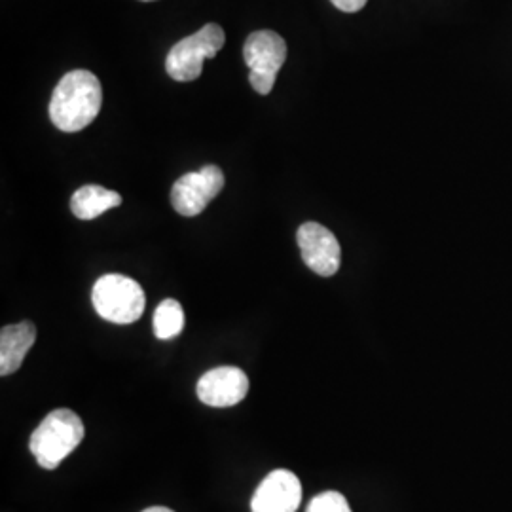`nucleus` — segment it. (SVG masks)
Masks as SVG:
<instances>
[{"label":"nucleus","instance_id":"obj_1","mask_svg":"<svg viewBox=\"0 0 512 512\" xmlns=\"http://www.w3.org/2000/svg\"><path fill=\"white\" fill-rule=\"evenodd\" d=\"M103 105V88L95 74L84 69L65 74L52 95L50 118L67 133L88 128Z\"/></svg>","mask_w":512,"mask_h":512},{"label":"nucleus","instance_id":"obj_2","mask_svg":"<svg viewBox=\"0 0 512 512\" xmlns=\"http://www.w3.org/2000/svg\"><path fill=\"white\" fill-rule=\"evenodd\" d=\"M86 427L73 410L57 408L40 421L29 440V450L42 469H57L84 440Z\"/></svg>","mask_w":512,"mask_h":512},{"label":"nucleus","instance_id":"obj_3","mask_svg":"<svg viewBox=\"0 0 512 512\" xmlns=\"http://www.w3.org/2000/svg\"><path fill=\"white\" fill-rule=\"evenodd\" d=\"M93 308L114 325H129L141 319L147 306L143 287L126 275L109 274L93 285Z\"/></svg>","mask_w":512,"mask_h":512},{"label":"nucleus","instance_id":"obj_4","mask_svg":"<svg viewBox=\"0 0 512 512\" xmlns=\"http://www.w3.org/2000/svg\"><path fill=\"white\" fill-rule=\"evenodd\" d=\"M226 42L217 23H207L198 33L177 42L165 59V71L177 82H194L200 78L205 59H213Z\"/></svg>","mask_w":512,"mask_h":512},{"label":"nucleus","instance_id":"obj_5","mask_svg":"<svg viewBox=\"0 0 512 512\" xmlns=\"http://www.w3.org/2000/svg\"><path fill=\"white\" fill-rule=\"evenodd\" d=\"M243 57L249 67V82L255 92L268 95L287 59V44L274 31H256L245 40Z\"/></svg>","mask_w":512,"mask_h":512},{"label":"nucleus","instance_id":"obj_6","mask_svg":"<svg viewBox=\"0 0 512 512\" xmlns=\"http://www.w3.org/2000/svg\"><path fill=\"white\" fill-rule=\"evenodd\" d=\"M224 188V173L217 165H203L200 171L186 173L171 190L173 209L183 217H198Z\"/></svg>","mask_w":512,"mask_h":512},{"label":"nucleus","instance_id":"obj_7","mask_svg":"<svg viewBox=\"0 0 512 512\" xmlns=\"http://www.w3.org/2000/svg\"><path fill=\"white\" fill-rule=\"evenodd\" d=\"M296 238L300 245L302 260L311 272L330 277L340 270L342 249L329 228L317 222H306L300 226Z\"/></svg>","mask_w":512,"mask_h":512},{"label":"nucleus","instance_id":"obj_8","mask_svg":"<svg viewBox=\"0 0 512 512\" xmlns=\"http://www.w3.org/2000/svg\"><path fill=\"white\" fill-rule=\"evenodd\" d=\"M196 393L203 404L213 408L236 406L249 393V378L238 366H219L203 374Z\"/></svg>","mask_w":512,"mask_h":512},{"label":"nucleus","instance_id":"obj_9","mask_svg":"<svg viewBox=\"0 0 512 512\" xmlns=\"http://www.w3.org/2000/svg\"><path fill=\"white\" fill-rule=\"evenodd\" d=\"M302 501V484L298 476L277 469L266 476L256 488L251 511L253 512H296Z\"/></svg>","mask_w":512,"mask_h":512},{"label":"nucleus","instance_id":"obj_10","mask_svg":"<svg viewBox=\"0 0 512 512\" xmlns=\"http://www.w3.org/2000/svg\"><path fill=\"white\" fill-rule=\"evenodd\" d=\"M35 340L37 327L31 321L0 330V376H10L19 370L29 349L35 346Z\"/></svg>","mask_w":512,"mask_h":512},{"label":"nucleus","instance_id":"obj_11","mask_svg":"<svg viewBox=\"0 0 512 512\" xmlns=\"http://www.w3.org/2000/svg\"><path fill=\"white\" fill-rule=\"evenodd\" d=\"M120 203L122 196L118 192L103 188L99 184H88L74 192L71 209L76 219L92 220L103 215L105 211L118 207Z\"/></svg>","mask_w":512,"mask_h":512},{"label":"nucleus","instance_id":"obj_12","mask_svg":"<svg viewBox=\"0 0 512 512\" xmlns=\"http://www.w3.org/2000/svg\"><path fill=\"white\" fill-rule=\"evenodd\" d=\"M183 329V306L177 300L167 298L154 311V334H156V338L171 340V338L179 336Z\"/></svg>","mask_w":512,"mask_h":512},{"label":"nucleus","instance_id":"obj_13","mask_svg":"<svg viewBox=\"0 0 512 512\" xmlns=\"http://www.w3.org/2000/svg\"><path fill=\"white\" fill-rule=\"evenodd\" d=\"M308 512H351V507L344 495L338 492H325L311 499Z\"/></svg>","mask_w":512,"mask_h":512},{"label":"nucleus","instance_id":"obj_14","mask_svg":"<svg viewBox=\"0 0 512 512\" xmlns=\"http://www.w3.org/2000/svg\"><path fill=\"white\" fill-rule=\"evenodd\" d=\"M338 10H342V12H348V14H353V12H359V10H363L365 8L366 2L368 0H330Z\"/></svg>","mask_w":512,"mask_h":512},{"label":"nucleus","instance_id":"obj_15","mask_svg":"<svg viewBox=\"0 0 512 512\" xmlns=\"http://www.w3.org/2000/svg\"><path fill=\"white\" fill-rule=\"evenodd\" d=\"M143 512H173L171 509H165V507H150L147 511Z\"/></svg>","mask_w":512,"mask_h":512},{"label":"nucleus","instance_id":"obj_16","mask_svg":"<svg viewBox=\"0 0 512 512\" xmlns=\"http://www.w3.org/2000/svg\"><path fill=\"white\" fill-rule=\"evenodd\" d=\"M143 2H152V0H143Z\"/></svg>","mask_w":512,"mask_h":512}]
</instances>
